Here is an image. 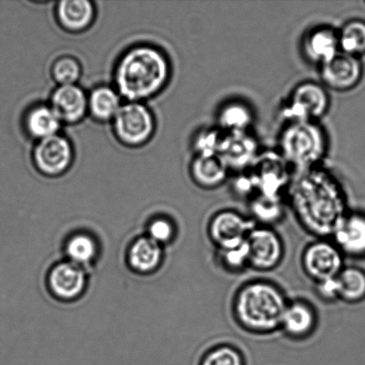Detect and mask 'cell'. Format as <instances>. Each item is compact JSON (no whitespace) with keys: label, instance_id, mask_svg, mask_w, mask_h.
<instances>
[{"label":"cell","instance_id":"1","mask_svg":"<svg viewBox=\"0 0 365 365\" xmlns=\"http://www.w3.org/2000/svg\"><path fill=\"white\" fill-rule=\"evenodd\" d=\"M288 195L297 220L317 238L331 236L349 212L341 182L322 166L299 173L289 186Z\"/></svg>","mask_w":365,"mask_h":365},{"label":"cell","instance_id":"2","mask_svg":"<svg viewBox=\"0 0 365 365\" xmlns=\"http://www.w3.org/2000/svg\"><path fill=\"white\" fill-rule=\"evenodd\" d=\"M170 75V60L162 49L138 45L127 50L118 61L114 83L121 98L143 103L162 92Z\"/></svg>","mask_w":365,"mask_h":365},{"label":"cell","instance_id":"3","mask_svg":"<svg viewBox=\"0 0 365 365\" xmlns=\"http://www.w3.org/2000/svg\"><path fill=\"white\" fill-rule=\"evenodd\" d=\"M289 299L274 282L257 279L240 286L232 302L235 323L249 334L267 335L280 331Z\"/></svg>","mask_w":365,"mask_h":365},{"label":"cell","instance_id":"4","mask_svg":"<svg viewBox=\"0 0 365 365\" xmlns=\"http://www.w3.org/2000/svg\"><path fill=\"white\" fill-rule=\"evenodd\" d=\"M329 135L321 121H289L278 135L277 152L293 171L321 167L329 152Z\"/></svg>","mask_w":365,"mask_h":365},{"label":"cell","instance_id":"5","mask_svg":"<svg viewBox=\"0 0 365 365\" xmlns=\"http://www.w3.org/2000/svg\"><path fill=\"white\" fill-rule=\"evenodd\" d=\"M331 96L321 82H300L281 106V116L289 121H321L331 108Z\"/></svg>","mask_w":365,"mask_h":365},{"label":"cell","instance_id":"6","mask_svg":"<svg viewBox=\"0 0 365 365\" xmlns=\"http://www.w3.org/2000/svg\"><path fill=\"white\" fill-rule=\"evenodd\" d=\"M112 123L117 140L131 148L148 144L156 128L152 110L140 102L123 103Z\"/></svg>","mask_w":365,"mask_h":365},{"label":"cell","instance_id":"7","mask_svg":"<svg viewBox=\"0 0 365 365\" xmlns=\"http://www.w3.org/2000/svg\"><path fill=\"white\" fill-rule=\"evenodd\" d=\"M249 170L255 182L256 195L284 199V193L289 192L292 170L277 151L261 153Z\"/></svg>","mask_w":365,"mask_h":365},{"label":"cell","instance_id":"8","mask_svg":"<svg viewBox=\"0 0 365 365\" xmlns=\"http://www.w3.org/2000/svg\"><path fill=\"white\" fill-rule=\"evenodd\" d=\"M302 267L307 277L317 284L337 277L345 267V256L334 242L317 238L304 249Z\"/></svg>","mask_w":365,"mask_h":365},{"label":"cell","instance_id":"9","mask_svg":"<svg viewBox=\"0 0 365 365\" xmlns=\"http://www.w3.org/2000/svg\"><path fill=\"white\" fill-rule=\"evenodd\" d=\"M250 268L257 272H271L280 266L285 256L281 235L273 227L256 225L247 237Z\"/></svg>","mask_w":365,"mask_h":365},{"label":"cell","instance_id":"10","mask_svg":"<svg viewBox=\"0 0 365 365\" xmlns=\"http://www.w3.org/2000/svg\"><path fill=\"white\" fill-rule=\"evenodd\" d=\"M73 160V145L60 134L37 141L32 151L36 170L48 178L62 176L70 170Z\"/></svg>","mask_w":365,"mask_h":365},{"label":"cell","instance_id":"11","mask_svg":"<svg viewBox=\"0 0 365 365\" xmlns=\"http://www.w3.org/2000/svg\"><path fill=\"white\" fill-rule=\"evenodd\" d=\"M256 223L237 210L225 209L214 213L207 232L216 249L230 248L245 241Z\"/></svg>","mask_w":365,"mask_h":365},{"label":"cell","instance_id":"12","mask_svg":"<svg viewBox=\"0 0 365 365\" xmlns=\"http://www.w3.org/2000/svg\"><path fill=\"white\" fill-rule=\"evenodd\" d=\"M260 145L252 131L225 133L218 156L230 173L236 174L250 169L259 158Z\"/></svg>","mask_w":365,"mask_h":365},{"label":"cell","instance_id":"13","mask_svg":"<svg viewBox=\"0 0 365 365\" xmlns=\"http://www.w3.org/2000/svg\"><path fill=\"white\" fill-rule=\"evenodd\" d=\"M321 83L329 91L345 92L356 87L362 75L359 58L339 52L319 67Z\"/></svg>","mask_w":365,"mask_h":365},{"label":"cell","instance_id":"14","mask_svg":"<svg viewBox=\"0 0 365 365\" xmlns=\"http://www.w3.org/2000/svg\"><path fill=\"white\" fill-rule=\"evenodd\" d=\"M300 48L307 62L321 67L339 53L338 31L331 25H318L303 36Z\"/></svg>","mask_w":365,"mask_h":365},{"label":"cell","instance_id":"15","mask_svg":"<svg viewBox=\"0 0 365 365\" xmlns=\"http://www.w3.org/2000/svg\"><path fill=\"white\" fill-rule=\"evenodd\" d=\"M318 314L316 307L303 299L289 300L282 317L280 331L292 341H304L316 331Z\"/></svg>","mask_w":365,"mask_h":365},{"label":"cell","instance_id":"16","mask_svg":"<svg viewBox=\"0 0 365 365\" xmlns=\"http://www.w3.org/2000/svg\"><path fill=\"white\" fill-rule=\"evenodd\" d=\"M49 106L63 124L81 123L88 113V95L80 86H57Z\"/></svg>","mask_w":365,"mask_h":365},{"label":"cell","instance_id":"17","mask_svg":"<svg viewBox=\"0 0 365 365\" xmlns=\"http://www.w3.org/2000/svg\"><path fill=\"white\" fill-rule=\"evenodd\" d=\"M345 257H365V214L348 212L339 222L331 236Z\"/></svg>","mask_w":365,"mask_h":365},{"label":"cell","instance_id":"18","mask_svg":"<svg viewBox=\"0 0 365 365\" xmlns=\"http://www.w3.org/2000/svg\"><path fill=\"white\" fill-rule=\"evenodd\" d=\"M56 17L59 26L64 31L81 34L94 23L96 7L88 0H63L57 3Z\"/></svg>","mask_w":365,"mask_h":365},{"label":"cell","instance_id":"19","mask_svg":"<svg viewBox=\"0 0 365 365\" xmlns=\"http://www.w3.org/2000/svg\"><path fill=\"white\" fill-rule=\"evenodd\" d=\"M189 173L192 182L203 190L220 188L228 180L231 173L218 155H193Z\"/></svg>","mask_w":365,"mask_h":365},{"label":"cell","instance_id":"20","mask_svg":"<svg viewBox=\"0 0 365 365\" xmlns=\"http://www.w3.org/2000/svg\"><path fill=\"white\" fill-rule=\"evenodd\" d=\"M252 107L243 100L232 99L218 108L216 126L225 133L252 131L255 123Z\"/></svg>","mask_w":365,"mask_h":365},{"label":"cell","instance_id":"21","mask_svg":"<svg viewBox=\"0 0 365 365\" xmlns=\"http://www.w3.org/2000/svg\"><path fill=\"white\" fill-rule=\"evenodd\" d=\"M62 124L49 105L31 107L24 113L23 119L24 131L36 141L59 134Z\"/></svg>","mask_w":365,"mask_h":365},{"label":"cell","instance_id":"22","mask_svg":"<svg viewBox=\"0 0 365 365\" xmlns=\"http://www.w3.org/2000/svg\"><path fill=\"white\" fill-rule=\"evenodd\" d=\"M50 286L57 296L63 299L76 298L83 291L86 277L80 266L74 263H62L50 274Z\"/></svg>","mask_w":365,"mask_h":365},{"label":"cell","instance_id":"23","mask_svg":"<svg viewBox=\"0 0 365 365\" xmlns=\"http://www.w3.org/2000/svg\"><path fill=\"white\" fill-rule=\"evenodd\" d=\"M115 88L99 86L88 94V113L98 123H109L117 115L123 103Z\"/></svg>","mask_w":365,"mask_h":365},{"label":"cell","instance_id":"24","mask_svg":"<svg viewBox=\"0 0 365 365\" xmlns=\"http://www.w3.org/2000/svg\"><path fill=\"white\" fill-rule=\"evenodd\" d=\"M339 300L356 304L365 299V271L356 267H346L337 277Z\"/></svg>","mask_w":365,"mask_h":365},{"label":"cell","instance_id":"25","mask_svg":"<svg viewBox=\"0 0 365 365\" xmlns=\"http://www.w3.org/2000/svg\"><path fill=\"white\" fill-rule=\"evenodd\" d=\"M162 255L159 243L150 237L141 238L131 247L128 259L135 270L146 273L155 269L162 259Z\"/></svg>","mask_w":365,"mask_h":365},{"label":"cell","instance_id":"26","mask_svg":"<svg viewBox=\"0 0 365 365\" xmlns=\"http://www.w3.org/2000/svg\"><path fill=\"white\" fill-rule=\"evenodd\" d=\"M252 220L256 225L271 227L282 220L285 213L284 199L256 195L250 200Z\"/></svg>","mask_w":365,"mask_h":365},{"label":"cell","instance_id":"27","mask_svg":"<svg viewBox=\"0 0 365 365\" xmlns=\"http://www.w3.org/2000/svg\"><path fill=\"white\" fill-rule=\"evenodd\" d=\"M339 52L357 57L365 52V23L349 21L338 31Z\"/></svg>","mask_w":365,"mask_h":365},{"label":"cell","instance_id":"28","mask_svg":"<svg viewBox=\"0 0 365 365\" xmlns=\"http://www.w3.org/2000/svg\"><path fill=\"white\" fill-rule=\"evenodd\" d=\"M218 264L229 273L237 274L250 268V252L247 240L230 248L216 249Z\"/></svg>","mask_w":365,"mask_h":365},{"label":"cell","instance_id":"29","mask_svg":"<svg viewBox=\"0 0 365 365\" xmlns=\"http://www.w3.org/2000/svg\"><path fill=\"white\" fill-rule=\"evenodd\" d=\"M224 132L217 126L200 128L192 137L193 155H218Z\"/></svg>","mask_w":365,"mask_h":365},{"label":"cell","instance_id":"30","mask_svg":"<svg viewBox=\"0 0 365 365\" xmlns=\"http://www.w3.org/2000/svg\"><path fill=\"white\" fill-rule=\"evenodd\" d=\"M200 365H245V359L235 346L222 343L207 349Z\"/></svg>","mask_w":365,"mask_h":365},{"label":"cell","instance_id":"31","mask_svg":"<svg viewBox=\"0 0 365 365\" xmlns=\"http://www.w3.org/2000/svg\"><path fill=\"white\" fill-rule=\"evenodd\" d=\"M81 74V64L73 56H60L52 64L51 76L57 86L77 84Z\"/></svg>","mask_w":365,"mask_h":365},{"label":"cell","instance_id":"32","mask_svg":"<svg viewBox=\"0 0 365 365\" xmlns=\"http://www.w3.org/2000/svg\"><path fill=\"white\" fill-rule=\"evenodd\" d=\"M66 252L71 263L84 264L91 262L96 253V243L88 235H76L70 240Z\"/></svg>","mask_w":365,"mask_h":365},{"label":"cell","instance_id":"33","mask_svg":"<svg viewBox=\"0 0 365 365\" xmlns=\"http://www.w3.org/2000/svg\"><path fill=\"white\" fill-rule=\"evenodd\" d=\"M149 234L150 238L160 245L173 239L174 227L169 220H158L150 225Z\"/></svg>","mask_w":365,"mask_h":365},{"label":"cell","instance_id":"34","mask_svg":"<svg viewBox=\"0 0 365 365\" xmlns=\"http://www.w3.org/2000/svg\"><path fill=\"white\" fill-rule=\"evenodd\" d=\"M317 294L325 302L339 300V284L337 277L327 279L316 284Z\"/></svg>","mask_w":365,"mask_h":365}]
</instances>
